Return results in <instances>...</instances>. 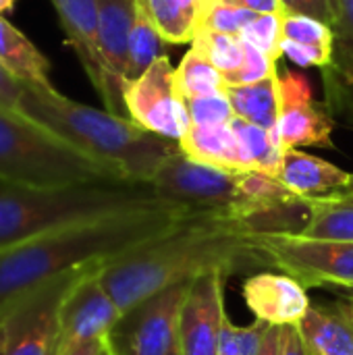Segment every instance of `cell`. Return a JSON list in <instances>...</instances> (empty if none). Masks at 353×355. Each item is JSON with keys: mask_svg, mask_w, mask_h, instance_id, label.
<instances>
[{"mask_svg": "<svg viewBox=\"0 0 353 355\" xmlns=\"http://www.w3.org/2000/svg\"><path fill=\"white\" fill-rule=\"evenodd\" d=\"M179 150L202 164L227 168V171H252V164L231 127L225 125H189L179 139Z\"/></svg>", "mask_w": 353, "mask_h": 355, "instance_id": "obj_19", "label": "cell"}, {"mask_svg": "<svg viewBox=\"0 0 353 355\" xmlns=\"http://www.w3.org/2000/svg\"><path fill=\"white\" fill-rule=\"evenodd\" d=\"M183 106L187 110L191 125H225L235 119L233 106L225 92L200 96V98H187L183 100Z\"/></svg>", "mask_w": 353, "mask_h": 355, "instance_id": "obj_30", "label": "cell"}, {"mask_svg": "<svg viewBox=\"0 0 353 355\" xmlns=\"http://www.w3.org/2000/svg\"><path fill=\"white\" fill-rule=\"evenodd\" d=\"M262 245L275 268L298 279L306 289L320 285L353 289V243L308 239L295 233H266Z\"/></svg>", "mask_w": 353, "mask_h": 355, "instance_id": "obj_9", "label": "cell"}, {"mask_svg": "<svg viewBox=\"0 0 353 355\" xmlns=\"http://www.w3.org/2000/svg\"><path fill=\"white\" fill-rule=\"evenodd\" d=\"M252 223L214 212H187L164 233L108 260L100 281L121 312L206 275H246L275 268Z\"/></svg>", "mask_w": 353, "mask_h": 355, "instance_id": "obj_1", "label": "cell"}, {"mask_svg": "<svg viewBox=\"0 0 353 355\" xmlns=\"http://www.w3.org/2000/svg\"><path fill=\"white\" fill-rule=\"evenodd\" d=\"M281 341H283V327H270L258 355H281Z\"/></svg>", "mask_w": 353, "mask_h": 355, "instance_id": "obj_40", "label": "cell"}, {"mask_svg": "<svg viewBox=\"0 0 353 355\" xmlns=\"http://www.w3.org/2000/svg\"><path fill=\"white\" fill-rule=\"evenodd\" d=\"M187 212L191 210L158 200L0 252V316L48 283L92 264H106L127 250L150 241L177 225Z\"/></svg>", "mask_w": 353, "mask_h": 355, "instance_id": "obj_2", "label": "cell"}, {"mask_svg": "<svg viewBox=\"0 0 353 355\" xmlns=\"http://www.w3.org/2000/svg\"><path fill=\"white\" fill-rule=\"evenodd\" d=\"M100 181L125 179L21 112L0 108V183L64 187Z\"/></svg>", "mask_w": 353, "mask_h": 355, "instance_id": "obj_6", "label": "cell"}, {"mask_svg": "<svg viewBox=\"0 0 353 355\" xmlns=\"http://www.w3.org/2000/svg\"><path fill=\"white\" fill-rule=\"evenodd\" d=\"M281 35H283V40L318 46V48H327V50H333V44H335L333 27L318 19L306 17V15H287L285 12L281 17Z\"/></svg>", "mask_w": 353, "mask_h": 355, "instance_id": "obj_29", "label": "cell"}, {"mask_svg": "<svg viewBox=\"0 0 353 355\" xmlns=\"http://www.w3.org/2000/svg\"><path fill=\"white\" fill-rule=\"evenodd\" d=\"M258 17V12H252L248 8L231 6L225 2H216L212 10L208 12L202 31H216L225 35H241L243 29Z\"/></svg>", "mask_w": 353, "mask_h": 355, "instance_id": "obj_32", "label": "cell"}, {"mask_svg": "<svg viewBox=\"0 0 353 355\" xmlns=\"http://www.w3.org/2000/svg\"><path fill=\"white\" fill-rule=\"evenodd\" d=\"M279 98L281 108L275 133L283 152L306 146L325 150L335 148V116L327 104L314 102L310 81L302 73L291 69L279 71Z\"/></svg>", "mask_w": 353, "mask_h": 355, "instance_id": "obj_11", "label": "cell"}, {"mask_svg": "<svg viewBox=\"0 0 353 355\" xmlns=\"http://www.w3.org/2000/svg\"><path fill=\"white\" fill-rule=\"evenodd\" d=\"M15 2L17 0H0V15L6 12V10H12L15 8Z\"/></svg>", "mask_w": 353, "mask_h": 355, "instance_id": "obj_42", "label": "cell"}, {"mask_svg": "<svg viewBox=\"0 0 353 355\" xmlns=\"http://www.w3.org/2000/svg\"><path fill=\"white\" fill-rule=\"evenodd\" d=\"M158 198L191 212H214L252 223L260 233H300L308 220V198L291 193L275 177L256 171H227L169 156L152 179Z\"/></svg>", "mask_w": 353, "mask_h": 355, "instance_id": "obj_3", "label": "cell"}, {"mask_svg": "<svg viewBox=\"0 0 353 355\" xmlns=\"http://www.w3.org/2000/svg\"><path fill=\"white\" fill-rule=\"evenodd\" d=\"M333 60L325 73L327 106L335 114L353 119V0H335Z\"/></svg>", "mask_w": 353, "mask_h": 355, "instance_id": "obj_17", "label": "cell"}, {"mask_svg": "<svg viewBox=\"0 0 353 355\" xmlns=\"http://www.w3.org/2000/svg\"><path fill=\"white\" fill-rule=\"evenodd\" d=\"M287 15H306L333 27L335 23V0H281Z\"/></svg>", "mask_w": 353, "mask_h": 355, "instance_id": "obj_34", "label": "cell"}, {"mask_svg": "<svg viewBox=\"0 0 353 355\" xmlns=\"http://www.w3.org/2000/svg\"><path fill=\"white\" fill-rule=\"evenodd\" d=\"M281 54L289 62H293L302 69H308V67L327 69L333 60V50L308 46V44H298L291 40H281Z\"/></svg>", "mask_w": 353, "mask_h": 355, "instance_id": "obj_33", "label": "cell"}, {"mask_svg": "<svg viewBox=\"0 0 353 355\" xmlns=\"http://www.w3.org/2000/svg\"><path fill=\"white\" fill-rule=\"evenodd\" d=\"M4 347V322H2V316H0V352Z\"/></svg>", "mask_w": 353, "mask_h": 355, "instance_id": "obj_43", "label": "cell"}, {"mask_svg": "<svg viewBox=\"0 0 353 355\" xmlns=\"http://www.w3.org/2000/svg\"><path fill=\"white\" fill-rule=\"evenodd\" d=\"M258 50H262L273 60H281V17L279 15H258L239 35Z\"/></svg>", "mask_w": 353, "mask_h": 355, "instance_id": "obj_31", "label": "cell"}, {"mask_svg": "<svg viewBox=\"0 0 353 355\" xmlns=\"http://www.w3.org/2000/svg\"><path fill=\"white\" fill-rule=\"evenodd\" d=\"M218 355H241V337L239 327H235L229 316H223L218 331Z\"/></svg>", "mask_w": 353, "mask_h": 355, "instance_id": "obj_36", "label": "cell"}, {"mask_svg": "<svg viewBox=\"0 0 353 355\" xmlns=\"http://www.w3.org/2000/svg\"><path fill=\"white\" fill-rule=\"evenodd\" d=\"M243 300L256 320L270 327H298L308 310V289L285 272L260 270L246 279Z\"/></svg>", "mask_w": 353, "mask_h": 355, "instance_id": "obj_15", "label": "cell"}, {"mask_svg": "<svg viewBox=\"0 0 353 355\" xmlns=\"http://www.w3.org/2000/svg\"><path fill=\"white\" fill-rule=\"evenodd\" d=\"M227 81L223 73L208 60V56L191 44L187 54L175 69V92L181 100L200 98L225 92Z\"/></svg>", "mask_w": 353, "mask_h": 355, "instance_id": "obj_25", "label": "cell"}, {"mask_svg": "<svg viewBox=\"0 0 353 355\" xmlns=\"http://www.w3.org/2000/svg\"><path fill=\"white\" fill-rule=\"evenodd\" d=\"M341 193H343L345 198H350V200H353V177H352V183H350V187H347V189H343Z\"/></svg>", "mask_w": 353, "mask_h": 355, "instance_id": "obj_44", "label": "cell"}, {"mask_svg": "<svg viewBox=\"0 0 353 355\" xmlns=\"http://www.w3.org/2000/svg\"><path fill=\"white\" fill-rule=\"evenodd\" d=\"M231 127L252 164V171L275 177L283 158V148L279 144L277 133L264 127L252 125L248 121H241L237 116L231 121Z\"/></svg>", "mask_w": 353, "mask_h": 355, "instance_id": "obj_26", "label": "cell"}, {"mask_svg": "<svg viewBox=\"0 0 353 355\" xmlns=\"http://www.w3.org/2000/svg\"><path fill=\"white\" fill-rule=\"evenodd\" d=\"M270 324L256 320L248 327H239V337H241V355H258L262 349V343L266 339Z\"/></svg>", "mask_w": 353, "mask_h": 355, "instance_id": "obj_35", "label": "cell"}, {"mask_svg": "<svg viewBox=\"0 0 353 355\" xmlns=\"http://www.w3.org/2000/svg\"><path fill=\"white\" fill-rule=\"evenodd\" d=\"M314 355H353V320L335 306H312L298 324Z\"/></svg>", "mask_w": 353, "mask_h": 355, "instance_id": "obj_22", "label": "cell"}, {"mask_svg": "<svg viewBox=\"0 0 353 355\" xmlns=\"http://www.w3.org/2000/svg\"><path fill=\"white\" fill-rule=\"evenodd\" d=\"M310 214L304 229L295 235L308 239L353 243V200L341 191L320 198H308Z\"/></svg>", "mask_w": 353, "mask_h": 355, "instance_id": "obj_23", "label": "cell"}, {"mask_svg": "<svg viewBox=\"0 0 353 355\" xmlns=\"http://www.w3.org/2000/svg\"><path fill=\"white\" fill-rule=\"evenodd\" d=\"M160 37L158 29L150 21V17L135 4V19L129 35V83L135 81L146 69L160 56Z\"/></svg>", "mask_w": 353, "mask_h": 355, "instance_id": "obj_27", "label": "cell"}, {"mask_svg": "<svg viewBox=\"0 0 353 355\" xmlns=\"http://www.w3.org/2000/svg\"><path fill=\"white\" fill-rule=\"evenodd\" d=\"M352 173L304 150H285L275 179L300 198H320L343 191L352 183Z\"/></svg>", "mask_w": 353, "mask_h": 355, "instance_id": "obj_18", "label": "cell"}, {"mask_svg": "<svg viewBox=\"0 0 353 355\" xmlns=\"http://www.w3.org/2000/svg\"><path fill=\"white\" fill-rule=\"evenodd\" d=\"M0 64L21 83L52 89L50 60L40 48L12 23L0 15Z\"/></svg>", "mask_w": 353, "mask_h": 355, "instance_id": "obj_21", "label": "cell"}, {"mask_svg": "<svg viewBox=\"0 0 353 355\" xmlns=\"http://www.w3.org/2000/svg\"><path fill=\"white\" fill-rule=\"evenodd\" d=\"M189 283L164 289L123 312L106 345L112 355H171L179 339V316Z\"/></svg>", "mask_w": 353, "mask_h": 355, "instance_id": "obj_7", "label": "cell"}, {"mask_svg": "<svg viewBox=\"0 0 353 355\" xmlns=\"http://www.w3.org/2000/svg\"><path fill=\"white\" fill-rule=\"evenodd\" d=\"M281 355H314L298 327H283Z\"/></svg>", "mask_w": 353, "mask_h": 355, "instance_id": "obj_37", "label": "cell"}, {"mask_svg": "<svg viewBox=\"0 0 353 355\" xmlns=\"http://www.w3.org/2000/svg\"><path fill=\"white\" fill-rule=\"evenodd\" d=\"M152 185L100 181L64 187H23L0 183V252L29 239L154 204Z\"/></svg>", "mask_w": 353, "mask_h": 355, "instance_id": "obj_5", "label": "cell"}, {"mask_svg": "<svg viewBox=\"0 0 353 355\" xmlns=\"http://www.w3.org/2000/svg\"><path fill=\"white\" fill-rule=\"evenodd\" d=\"M171 355H181V354H179V347H175V349H173V354H171Z\"/></svg>", "mask_w": 353, "mask_h": 355, "instance_id": "obj_46", "label": "cell"}, {"mask_svg": "<svg viewBox=\"0 0 353 355\" xmlns=\"http://www.w3.org/2000/svg\"><path fill=\"white\" fill-rule=\"evenodd\" d=\"M100 10V52L104 62L102 102L112 114L127 116L125 89L129 85V35L135 19L133 0H98Z\"/></svg>", "mask_w": 353, "mask_h": 355, "instance_id": "obj_13", "label": "cell"}, {"mask_svg": "<svg viewBox=\"0 0 353 355\" xmlns=\"http://www.w3.org/2000/svg\"><path fill=\"white\" fill-rule=\"evenodd\" d=\"M191 44L198 46L208 56V60L223 73L227 85L246 60V42L239 35L200 31Z\"/></svg>", "mask_w": 353, "mask_h": 355, "instance_id": "obj_28", "label": "cell"}, {"mask_svg": "<svg viewBox=\"0 0 353 355\" xmlns=\"http://www.w3.org/2000/svg\"><path fill=\"white\" fill-rule=\"evenodd\" d=\"M104 341H87V343H75L69 347H62L56 355H100L104 349Z\"/></svg>", "mask_w": 353, "mask_h": 355, "instance_id": "obj_39", "label": "cell"}, {"mask_svg": "<svg viewBox=\"0 0 353 355\" xmlns=\"http://www.w3.org/2000/svg\"><path fill=\"white\" fill-rule=\"evenodd\" d=\"M225 94H227L237 119L248 121L258 127H264L268 131L277 129L279 108H281L279 75L258 81V83L229 85V87H225Z\"/></svg>", "mask_w": 353, "mask_h": 355, "instance_id": "obj_24", "label": "cell"}, {"mask_svg": "<svg viewBox=\"0 0 353 355\" xmlns=\"http://www.w3.org/2000/svg\"><path fill=\"white\" fill-rule=\"evenodd\" d=\"M94 266V264H92ZM69 272L42 289L25 295L12 304L4 314V347L0 355H56L58 354V335H60V306L75 283L83 272Z\"/></svg>", "mask_w": 353, "mask_h": 355, "instance_id": "obj_8", "label": "cell"}, {"mask_svg": "<svg viewBox=\"0 0 353 355\" xmlns=\"http://www.w3.org/2000/svg\"><path fill=\"white\" fill-rule=\"evenodd\" d=\"M100 355H112V352L108 349V345H106V343H104V349H102V354Z\"/></svg>", "mask_w": 353, "mask_h": 355, "instance_id": "obj_45", "label": "cell"}, {"mask_svg": "<svg viewBox=\"0 0 353 355\" xmlns=\"http://www.w3.org/2000/svg\"><path fill=\"white\" fill-rule=\"evenodd\" d=\"M19 112L133 183L150 185L162 162L179 150L177 141L154 135L106 108L75 102L56 87L25 85Z\"/></svg>", "mask_w": 353, "mask_h": 355, "instance_id": "obj_4", "label": "cell"}, {"mask_svg": "<svg viewBox=\"0 0 353 355\" xmlns=\"http://www.w3.org/2000/svg\"><path fill=\"white\" fill-rule=\"evenodd\" d=\"M169 44L193 42L218 0H133Z\"/></svg>", "mask_w": 353, "mask_h": 355, "instance_id": "obj_20", "label": "cell"}, {"mask_svg": "<svg viewBox=\"0 0 353 355\" xmlns=\"http://www.w3.org/2000/svg\"><path fill=\"white\" fill-rule=\"evenodd\" d=\"M102 264L87 266L67 291L60 306L58 352L87 341H104L121 318V310L100 281Z\"/></svg>", "mask_w": 353, "mask_h": 355, "instance_id": "obj_12", "label": "cell"}, {"mask_svg": "<svg viewBox=\"0 0 353 355\" xmlns=\"http://www.w3.org/2000/svg\"><path fill=\"white\" fill-rule=\"evenodd\" d=\"M223 275H206L189 283L181 316L177 347L181 355H218V331L225 312Z\"/></svg>", "mask_w": 353, "mask_h": 355, "instance_id": "obj_14", "label": "cell"}, {"mask_svg": "<svg viewBox=\"0 0 353 355\" xmlns=\"http://www.w3.org/2000/svg\"><path fill=\"white\" fill-rule=\"evenodd\" d=\"M64 29L67 42L75 50L89 83L98 94L104 87V62L100 52V10L98 0H50Z\"/></svg>", "mask_w": 353, "mask_h": 355, "instance_id": "obj_16", "label": "cell"}, {"mask_svg": "<svg viewBox=\"0 0 353 355\" xmlns=\"http://www.w3.org/2000/svg\"><path fill=\"white\" fill-rule=\"evenodd\" d=\"M218 2L239 6V8H248V10L258 12V15H279V17L285 15L281 0H218Z\"/></svg>", "mask_w": 353, "mask_h": 355, "instance_id": "obj_38", "label": "cell"}, {"mask_svg": "<svg viewBox=\"0 0 353 355\" xmlns=\"http://www.w3.org/2000/svg\"><path fill=\"white\" fill-rule=\"evenodd\" d=\"M337 306H339V308H341V310H343V312H345V314H347V316L353 320V293H350V295H347V297H343V300H339V302H337Z\"/></svg>", "mask_w": 353, "mask_h": 355, "instance_id": "obj_41", "label": "cell"}, {"mask_svg": "<svg viewBox=\"0 0 353 355\" xmlns=\"http://www.w3.org/2000/svg\"><path fill=\"white\" fill-rule=\"evenodd\" d=\"M123 100L127 119L164 139L179 144L191 125L175 92V69L166 54H160L144 75L127 85Z\"/></svg>", "mask_w": 353, "mask_h": 355, "instance_id": "obj_10", "label": "cell"}]
</instances>
